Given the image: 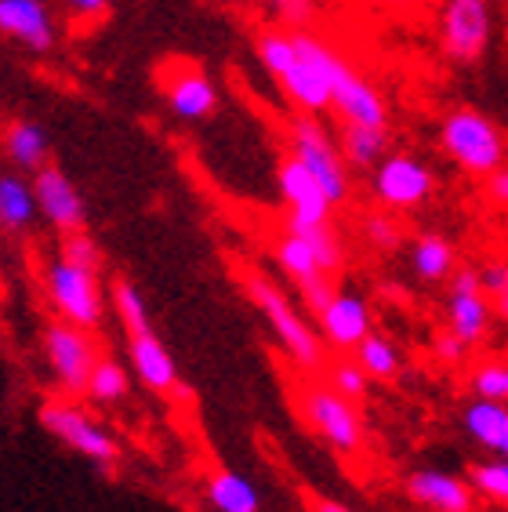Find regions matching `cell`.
<instances>
[{
  "label": "cell",
  "instance_id": "obj_22",
  "mask_svg": "<svg viewBox=\"0 0 508 512\" xmlns=\"http://www.w3.org/2000/svg\"><path fill=\"white\" fill-rule=\"evenodd\" d=\"M407 258H411V273L421 284H443L458 269V247L443 233H418L411 240Z\"/></svg>",
  "mask_w": 508,
  "mask_h": 512
},
{
  "label": "cell",
  "instance_id": "obj_31",
  "mask_svg": "<svg viewBox=\"0 0 508 512\" xmlns=\"http://www.w3.org/2000/svg\"><path fill=\"white\" fill-rule=\"evenodd\" d=\"M287 229H298L309 244H313L316 258H320L323 273L338 276L345 269V244L342 237H338V229H334V222H323V226H287Z\"/></svg>",
  "mask_w": 508,
  "mask_h": 512
},
{
  "label": "cell",
  "instance_id": "obj_43",
  "mask_svg": "<svg viewBox=\"0 0 508 512\" xmlns=\"http://www.w3.org/2000/svg\"><path fill=\"white\" fill-rule=\"evenodd\" d=\"M316 512H352V509L342 502H331V498H320V502H316Z\"/></svg>",
  "mask_w": 508,
  "mask_h": 512
},
{
  "label": "cell",
  "instance_id": "obj_24",
  "mask_svg": "<svg viewBox=\"0 0 508 512\" xmlns=\"http://www.w3.org/2000/svg\"><path fill=\"white\" fill-rule=\"evenodd\" d=\"M0 142H4V157L19 171H30L33 175V171H40L48 164L51 142H48V135H44V128L33 124V120H15V124H8Z\"/></svg>",
  "mask_w": 508,
  "mask_h": 512
},
{
  "label": "cell",
  "instance_id": "obj_15",
  "mask_svg": "<svg viewBox=\"0 0 508 512\" xmlns=\"http://www.w3.org/2000/svg\"><path fill=\"white\" fill-rule=\"evenodd\" d=\"M334 113L352 124H385L389 128V99L381 95L363 69H356L349 59H338L334 66Z\"/></svg>",
  "mask_w": 508,
  "mask_h": 512
},
{
  "label": "cell",
  "instance_id": "obj_44",
  "mask_svg": "<svg viewBox=\"0 0 508 512\" xmlns=\"http://www.w3.org/2000/svg\"><path fill=\"white\" fill-rule=\"evenodd\" d=\"M258 4H269V8H276V4H280V0H258Z\"/></svg>",
  "mask_w": 508,
  "mask_h": 512
},
{
  "label": "cell",
  "instance_id": "obj_38",
  "mask_svg": "<svg viewBox=\"0 0 508 512\" xmlns=\"http://www.w3.org/2000/svg\"><path fill=\"white\" fill-rule=\"evenodd\" d=\"M276 15L284 19L287 30H313L316 19V0H280Z\"/></svg>",
  "mask_w": 508,
  "mask_h": 512
},
{
  "label": "cell",
  "instance_id": "obj_29",
  "mask_svg": "<svg viewBox=\"0 0 508 512\" xmlns=\"http://www.w3.org/2000/svg\"><path fill=\"white\" fill-rule=\"evenodd\" d=\"M360 237L363 244L378 251V255H396L403 247V226L396 222V211L381 207V211H367L360 218Z\"/></svg>",
  "mask_w": 508,
  "mask_h": 512
},
{
  "label": "cell",
  "instance_id": "obj_6",
  "mask_svg": "<svg viewBox=\"0 0 508 512\" xmlns=\"http://www.w3.org/2000/svg\"><path fill=\"white\" fill-rule=\"evenodd\" d=\"M44 295H48V306L55 309L59 320H69L77 327H88L95 331L106 316V302H102V284H98L95 269H84L69 258H51L44 266Z\"/></svg>",
  "mask_w": 508,
  "mask_h": 512
},
{
  "label": "cell",
  "instance_id": "obj_41",
  "mask_svg": "<svg viewBox=\"0 0 508 512\" xmlns=\"http://www.w3.org/2000/svg\"><path fill=\"white\" fill-rule=\"evenodd\" d=\"M62 4H66V11L73 19H84V22L102 19L109 11V0H62Z\"/></svg>",
  "mask_w": 508,
  "mask_h": 512
},
{
  "label": "cell",
  "instance_id": "obj_23",
  "mask_svg": "<svg viewBox=\"0 0 508 512\" xmlns=\"http://www.w3.org/2000/svg\"><path fill=\"white\" fill-rule=\"evenodd\" d=\"M40 218L33 178L19 171H0V229L4 233H26Z\"/></svg>",
  "mask_w": 508,
  "mask_h": 512
},
{
  "label": "cell",
  "instance_id": "obj_4",
  "mask_svg": "<svg viewBox=\"0 0 508 512\" xmlns=\"http://www.w3.org/2000/svg\"><path fill=\"white\" fill-rule=\"evenodd\" d=\"M294 37H298V62L276 84L284 88L287 102L298 113L320 117L334 106V66L342 59V51L313 30H294Z\"/></svg>",
  "mask_w": 508,
  "mask_h": 512
},
{
  "label": "cell",
  "instance_id": "obj_34",
  "mask_svg": "<svg viewBox=\"0 0 508 512\" xmlns=\"http://www.w3.org/2000/svg\"><path fill=\"white\" fill-rule=\"evenodd\" d=\"M88 396L95 400V404H117V400H124L127 396V371L117 364V360L102 356V360L95 364V371H91V378H88Z\"/></svg>",
  "mask_w": 508,
  "mask_h": 512
},
{
  "label": "cell",
  "instance_id": "obj_1",
  "mask_svg": "<svg viewBox=\"0 0 508 512\" xmlns=\"http://www.w3.org/2000/svg\"><path fill=\"white\" fill-rule=\"evenodd\" d=\"M244 291L254 302V309L265 316V324L273 327L276 342L284 345V353L291 356V364L305 375H316L327 367V342H323L320 327H313L305 320L294 302L284 295V287L273 284L265 273L247 269L244 273Z\"/></svg>",
  "mask_w": 508,
  "mask_h": 512
},
{
  "label": "cell",
  "instance_id": "obj_13",
  "mask_svg": "<svg viewBox=\"0 0 508 512\" xmlns=\"http://www.w3.org/2000/svg\"><path fill=\"white\" fill-rule=\"evenodd\" d=\"M276 189H280V200L287 204V226H323V222H331L334 215L331 197L323 193L316 175L294 153H287L280 160Z\"/></svg>",
  "mask_w": 508,
  "mask_h": 512
},
{
  "label": "cell",
  "instance_id": "obj_17",
  "mask_svg": "<svg viewBox=\"0 0 508 512\" xmlns=\"http://www.w3.org/2000/svg\"><path fill=\"white\" fill-rule=\"evenodd\" d=\"M33 193H37L40 218L55 233H77V229H84V222H88L84 197H80L77 186L69 182V175L62 168L44 164L40 171H33Z\"/></svg>",
  "mask_w": 508,
  "mask_h": 512
},
{
  "label": "cell",
  "instance_id": "obj_12",
  "mask_svg": "<svg viewBox=\"0 0 508 512\" xmlns=\"http://www.w3.org/2000/svg\"><path fill=\"white\" fill-rule=\"evenodd\" d=\"M447 331L461 338L465 345H479L487 338L494 309L490 298L483 295V280H479L476 266H458L454 276L447 280Z\"/></svg>",
  "mask_w": 508,
  "mask_h": 512
},
{
  "label": "cell",
  "instance_id": "obj_5",
  "mask_svg": "<svg viewBox=\"0 0 508 512\" xmlns=\"http://www.w3.org/2000/svg\"><path fill=\"white\" fill-rule=\"evenodd\" d=\"M287 146L305 168L313 171L316 182L323 186V193L331 197L334 207H342L352 197V168L345 160L342 146L331 131L323 128L320 117L313 113H298V117L287 124Z\"/></svg>",
  "mask_w": 508,
  "mask_h": 512
},
{
  "label": "cell",
  "instance_id": "obj_9",
  "mask_svg": "<svg viewBox=\"0 0 508 512\" xmlns=\"http://www.w3.org/2000/svg\"><path fill=\"white\" fill-rule=\"evenodd\" d=\"M44 356H48L51 375L66 396L88 393V378L102 360L88 327H77L69 320H55L44 327Z\"/></svg>",
  "mask_w": 508,
  "mask_h": 512
},
{
  "label": "cell",
  "instance_id": "obj_21",
  "mask_svg": "<svg viewBox=\"0 0 508 512\" xmlns=\"http://www.w3.org/2000/svg\"><path fill=\"white\" fill-rule=\"evenodd\" d=\"M338 146H342L352 171H374L392 153V131L385 124H352V120H342Z\"/></svg>",
  "mask_w": 508,
  "mask_h": 512
},
{
  "label": "cell",
  "instance_id": "obj_30",
  "mask_svg": "<svg viewBox=\"0 0 508 512\" xmlns=\"http://www.w3.org/2000/svg\"><path fill=\"white\" fill-rule=\"evenodd\" d=\"M469 389L479 400H498L508 404V360L505 356H487L469 371Z\"/></svg>",
  "mask_w": 508,
  "mask_h": 512
},
{
  "label": "cell",
  "instance_id": "obj_18",
  "mask_svg": "<svg viewBox=\"0 0 508 512\" xmlns=\"http://www.w3.org/2000/svg\"><path fill=\"white\" fill-rule=\"evenodd\" d=\"M0 33L33 55H48L59 40L55 15L44 0H0Z\"/></svg>",
  "mask_w": 508,
  "mask_h": 512
},
{
  "label": "cell",
  "instance_id": "obj_35",
  "mask_svg": "<svg viewBox=\"0 0 508 512\" xmlns=\"http://www.w3.org/2000/svg\"><path fill=\"white\" fill-rule=\"evenodd\" d=\"M479 280H483V295L490 298L494 316L508 324V258H487L479 266Z\"/></svg>",
  "mask_w": 508,
  "mask_h": 512
},
{
  "label": "cell",
  "instance_id": "obj_20",
  "mask_svg": "<svg viewBox=\"0 0 508 512\" xmlns=\"http://www.w3.org/2000/svg\"><path fill=\"white\" fill-rule=\"evenodd\" d=\"M127 349H131V367L135 375L142 378V385H149L153 393H171L178 389V367L171 360V353L164 349L153 331H142V335H127Z\"/></svg>",
  "mask_w": 508,
  "mask_h": 512
},
{
  "label": "cell",
  "instance_id": "obj_32",
  "mask_svg": "<svg viewBox=\"0 0 508 512\" xmlns=\"http://www.w3.org/2000/svg\"><path fill=\"white\" fill-rule=\"evenodd\" d=\"M113 309H117L120 324H124L127 335H142V331H153V327H149L146 298H142V291H138L131 280H117V284H113Z\"/></svg>",
  "mask_w": 508,
  "mask_h": 512
},
{
  "label": "cell",
  "instance_id": "obj_40",
  "mask_svg": "<svg viewBox=\"0 0 508 512\" xmlns=\"http://www.w3.org/2000/svg\"><path fill=\"white\" fill-rule=\"evenodd\" d=\"M483 193H487V200L494 207L508 211V160L501 164V168H494L487 178H483Z\"/></svg>",
  "mask_w": 508,
  "mask_h": 512
},
{
  "label": "cell",
  "instance_id": "obj_45",
  "mask_svg": "<svg viewBox=\"0 0 508 512\" xmlns=\"http://www.w3.org/2000/svg\"><path fill=\"white\" fill-rule=\"evenodd\" d=\"M501 458H508V440H505V447H501Z\"/></svg>",
  "mask_w": 508,
  "mask_h": 512
},
{
  "label": "cell",
  "instance_id": "obj_26",
  "mask_svg": "<svg viewBox=\"0 0 508 512\" xmlns=\"http://www.w3.org/2000/svg\"><path fill=\"white\" fill-rule=\"evenodd\" d=\"M207 502L218 512H262V494L247 476L233 473V469H218L207 480Z\"/></svg>",
  "mask_w": 508,
  "mask_h": 512
},
{
  "label": "cell",
  "instance_id": "obj_19",
  "mask_svg": "<svg viewBox=\"0 0 508 512\" xmlns=\"http://www.w3.org/2000/svg\"><path fill=\"white\" fill-rule=\"evenodd\" d=\"M407 498L425 505L429 512H472L476 505V487L472 480H461L454 473H440V469H418L403 480Z\"/></svg>",
  "mask_w": 508,
  "mask_h": 512
},
{
  "label": "cell",
  "instance_id": "obj_14",
  "mask_svg": "<svg viewBox=\"0 0 508 512\" xmlns=\"http://www.w3.org/2000/svg\"><path fill=\"white\" fill-rule=\"evenodd\" d=\"M160 84H164L167 109L178 120L200 124V120H207L218 109L215 80L207 77L200 66H193V62H167L164 73H160Z\"/></svg>",
  "mask_w": 508,
  "mask_h": 512
},
{
  "label": "cell",
  "instance_id": "obj_16",
  "mask_svg": "<svg viewBox=\"0 0 508 512\" xmlns=\"http://www.w3.org/2000/svg\"><path fill=\"white\" fill-rule=\"evenodd\" d=\"M316 327H320L323 342L334 353H356V345L374 331L371 306L367 298L356 291H334V298L316 313Z\"/></svg>",
  "mask_w": 508,
  "mask_h": 512
},
{
  "label": "cell",
  "instance_id": "obj_39",
  "mask_svg": "<svg viewBox=\"0 0 508 512\" xmlns=\"http://www.w3.org/2000/svg\"><path fill=\"white\" fill-rule=\"evenodd\" d=\"M469 349L472 345L461 342L454 331H443V335L432 342V353H436V360H443V364H461V360L469 356Z\"/></svg>",
  "mask_w": 508,
  "mask_h": 512
},
{
  "label": "cell",
  "instance_id": "obj_28",
  "mask_svg": "<svg viewBox=\"0 0 508 512\" xmlns=\"http://www.w3.org/2000/svg\"><path fill=\"white\" fill-rule=\"evenodd\" d=\"M254 51H258V62L273 80H280L287 69L298 62V37L294 30H262L254 40Z\"/></svg>",
  "mask_w": 508,
  "mask_h": 512
},
{
  "label": "cell",
  "instance_id": "obj_8",
  "mask_svg": "<svg viewBox=\"0 0 508 512\" xmlns=\"http://www.w3.org/2000/svg\"><path fill=\"white\" fill-rule=\"evenodd\" d=\"M436 171L414 153H389L378 168L371 171V193L381 207H389L396 215L418 211L436 193Z\"/></svg>",
  "mask_w": 508,
  "mask_h": 512
},
{
  "label": "cell",
  "instance_id": "obj_2",
  "mask_svg": "<svg viewBox=\"0 0 508 512\" xmlns=\"http://www.w3.org/2000/svg\"><path fill=\"white\" fill-rule=\"evenodd\" d=\"M440 149L458 171L487 178L508 160V138L494 120L476 106H454L440 117Z\"/></svg>",
  "mask_w": 508,
  "mask_h": 512
},
{
  "label": "cell",
  "instance_id": "obj_27",
  "mask_svg": "<svg viewBox=\"0 0 508 512\" xmlns=\"http://www.w3.org/2000/svg\"><path fill=\"white\" fill-rule=\"evenodd\" d=\"M356 360H360V367L371 375V382H392L403 367L396 342L385 338V335H378V331H371V335L356 345Z\"/></svg>",
  "mask_w": 508,
  "mask_h": 512
},
{
  "label": "cell",
  "instance_id": "obj_10",
  "mask_svg": "<svg viewBox=\"0 0 508 512\" xmlns=\"http://www.w3.org/2000/svg\"><path fill=\"white\" fill-rule=\"evenodd\" d=\"M40 425L48 429L55 440H62L66 447H73L77 454L91 458L98 465H113L117 462V440L109 436V429L102 422H95L84 407L66 404V400H51V404L40 407Z\"/></svg>",
  "mask_w": 508,
  "mask_h": 512
},
{
  "label": "cell",
  "instance_id": "obj_3",
  "mask_svg": "<svg viewBox=\"0 0 508 512\" xmlns=\"http://www.w3.org/2000/svg\"><path fill=\"white\" fill-rule=\"evenodd\" d=\"M494 30H498L494 0H440L436 44L450 66H479L494 44Z\"/></svg>",
  "mask_w": 508,
  "mask_h": 512
},
{
  "label": "cell",
  "instance_id": "obj_37",
  "mask_svg": "<svg viewBox=\"0 0 508 512\" xmlns=\"http://www.w3.org/2000/svg\"><path fill=\"white\" fill-rule=\"evenodd\" d=\"M59 255L69 258V262H77V266H84V269H95V273L102 269V251H98V244L84 233V229H77V233H62Z\"/></svg>",
  "mask_w": 508,
  "mask_h": 512
},
{
  "label": "cell",
  "instance_id": "obj_25",
  "mask_svg": "<svg viewBox=\"0 0 508 512\" xmlns=\"http://www.w3.org/2000/svg\"><path fill=\"white\" fill-rule=\"evenodd\" d=\"M461 422H465V433L476 440L479 447H487V451L501 454L508 440V404H498V400H472L461 414Z\"/></svg>",
  "mask_w": 508,
  "mask_h": 512
},
{
  "label": "cell",
  "instance_id": "obj_42",
  "mask_svg": "<svg viewBox=\"0 0 508 512\" xmlns=\"http://www.w3.org/2000/svg\"><path fill=\"white\" fill-rule=\"evenodd\" d=\"M425 0H371V8L381 15H407V11H418Z\"/></svg>",
  "mask_w": 508,
  "mask_h": 512
},
{
  "label": "cell",
  "instance_id": "obj_36",
  "mask_svg": "<svg viewBox=\"0 0 508 512\" xmlns=\"http://www.w3.org/2000/svg\"><path fill=\"white\" fill-rule=\"evenodd\" d=\"M469 480L483 498L508 505V458H501V462H479L469 473Z\"/></svg>",
  "mask_w": 508,
  "mask_h": 512
},
{
  "label": "cell",
  "instance_id": "obj_11",
  "mask_svg": "<svg viewBox=\"0 0 508 512\" xmlns=\"http://www.w3.org/2000/svg\"><path fill=\"white\" fill-rule=\"evenodd\" d=\"M273 258H276V266L284 269V273L294 280V287L302 291L305 309H309L313 316L334 298V291H338L334 280H338V276L323 273L313 244H309L298 229H284V233L273 240Z\"/></svg>",
  "mask_w": 508,
  "mask_h": 512
},
{
  "label": "cell",
  "instance_id": "obj_7",
  "mask_svg": "<svg viewBox=\"0 0 508 512\" xmlns=\"http://www.w3.org/2000/svg\"><path fill=\"white\" fill-rule=\"evenodd\" d=\"M298 411H302L305 425L313 429L320 440L342 454H356L363 447V414L356 400L342 396L327 382H309L298 389Z\"/></svg>",
  "mask_w": 508,
  "mask_h": 512
},
{
  "label": "cell",
  "instance_id": "obj_33",
  "mask_svg": "<svg viewBox=\"0 0 508 512\" xmlns=\"http://www.w3.org/2000/svg\"><path fill=\"white\" fill-rule=\"evenodd\" d=\"M323 375H327V385L331 389H338L342 396H349V400H367V393H371V375L360 367V360L352 356V360H327V367H323Z\"/></svg>",
  "mask_w": 508,
  "mask_h": 512
}]
</instances>
